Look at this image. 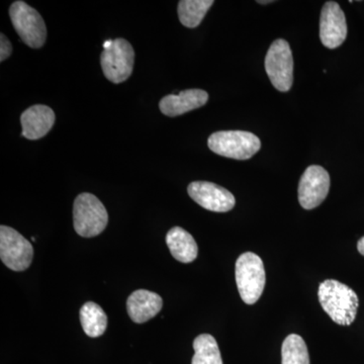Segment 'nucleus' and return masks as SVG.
<instances>
[{
	"mask_svg": "<svg viewBox=\"0 0 364 364\" xmlns=\"http://www.w3.org/2000/svg\"><path fill=\"white\" fill-rule=\"evenodd\" d=\"M318 301L323 310L336 324L349 326L358 314V296L355 291L338 280H324L318 287Z\"/></svg>",
	"mask_w": 364,
	"mask_h": 364,
	"instance_id": "obj_1",
	"label": "nucleus"
},
{
	"mask_svg": "<svg viewBox=\"0 0 364 364\" xmlns=\"http://www.w3.org/2000/svg\"><path fill=\"white\" fill-rule=\"evenodd\" d=\"M236 284L244 303L254 305L264 291L267 275L264 264L255 253L246 252L236 261Z\"/></svg>",
	"mask_w": 364,
	"mask_h": 364,
	"instance_id": "obj_2",
	"label": "nucleus"
},
{
	"mask_svg": "<svg viewBox=\"0 0 364 364\" xmlns=\"http://www.w3.org/2000/svg\"><path fill=\"white\" fill-rule=\"evenodd\" d=\"M74 229L79 236L92 238L105 231L109 215L105 205L91 193H80L73 205Z\"/></svg>",
	"mask_w": 364,
	"mask_h": 364,
	"instance_id": "obj_3",
	"label": "nucleus"
},
{
	"mask_svg": "<svg viewBox=\"0 0 364 364\" xmlns=\"http://www.w3.org/2000/svg\"><path fill=\"white\" fill-rule=\"evenodd\" d=\"M208 148L220 156L236 160H248L261 148L260 139L250 132L221 131L212 134Z\"/></svg>",
	"mask_w": 364,
	"mask_h": 364,
	"instance_id": "obj_4",
	"label": "nucleus"
},
{
	"mask_svg": "<svg viewBox=\"0 0 364 364\" xmlns=\"http://www.w3.org/2000/svg\"><path fill=\"white\" fill-rule=\"evenodd\" d=\"M9 16L14 30L26 45L33 49L43 47L47 39V28L35 9L20 0L11 4Z\"/></svg>",
	"mask_w": 364,
	"mask_h": 364,
	"instance_id": "obj_5",
	"label": "nucleus"
},
{
	"mask_svg": "<svg viewBox=\"0 0 364 364\" xmlns=\"http://www.w3.org/2000/svg\"><path fill=\"white\" fill-rule=\"evenodd\" d=\"M265 70L277 90L287 92L291 90L294 82V57L286 40L277 39L270 45L265 57Z\"/></svg>",
	"mask_w": 364,
	"mask_h": 364,
	"instance_id": "obj_6",
	"label": "nucleus"
},
{
	"mask_svg": "<svg viewBox=\"0 0 364 364\" xmlns=\"http://www.w3.org/2000/svg\"><path fill=\"white\" fill-rule=\"evenodd\" d=\"M135 63V51L128 41L116 39L111 48L104 50L100 55V65L107 80L119 85L128 80Z\"/></svg>",
	"mask_w": 364,
	"mask_h": 364,
	"instance_id": "obj_7",
	"label": "nucleus"
},
{
	"mask_svg": "<svg viewBox=\"0 0 364 364\" xmlns=\"http://www.w3.org/2000/svg\"><path fill=\"white\" fill-rule=\"evenodd\" d=\"M33 248L23 235L13 228L0 227V258L14 272H25L32 264Z\"/></svg>",
	"mask_w": 364,
	"mask_h": 364,
	"instance_id": "obj_8",
	"label": "nucleus"
},
{
	"mask_svg": "<svg viewBox=\"0 0 364 364\" xmlns=\"http://www.w3.org/2000/svg\"><path fill=\"white\" fill-rule=\"evenodd\" d=\"M329 189L327 170L318 165L309 166L299 179V202L305 210H313L324 202Z\"/></svg>",
	"mask_w": 364,
	"mask_h": 364,
	"instance_id": "obj_9",
	"label": "nucleus"
},
{
	"mask_svg": "<svg viewBox=\"0 0 364 364\" xmlns=\"http://www.w3.org/2000/svg\"><path fill=\"white\" fill-rule=\"evenodd\" d=\"M189 196L200 207L215 213L233 210L236 200L228 189L208 181H193L188 186Z\"/></svg>",
	"mask_w": 364,
	"mask_h": 364,
	"instance_id": "obj_10",
	"label": "nucleus"
},
{
	"mask_svg": "<svg viewBox=\"0 0 364 364\" xmlns=\"http://www.w3.org/2000/svg\"><path fill=\"white\" fill-rule=\"evenodd\" d=\"M347 37L346 18L339 4L327 1L323 6L320 18V39L329 49L340 47Z\"/></svg>",
	"mask_w": 364,
	"mask_h": 364,
	"instance_id": "obj_11",
	"label": "nucleus"
},
{
	"mask_svg": "<svg viewBox=\"0 0 364 364\" xmlns=\"http://www.w3.org/2000/svg\"><path fill=\"white\" fill-rule=\"evenodd\" d=\"M55 112L45 105H36L21 114V135L28 140H38L51 131L55 124Z\"/></svg>",
	"mask_w": 364,
	"mask_h": 364,
	"instance_id": "obj_12",
	"label": "nucleus"
},
{
	"mask_svg": "<svg viewBox=\"0 0 364 364\" xmlns=\"http://www.w3.org/2000/svg\"><path fill=\"white\" fill-rule=\"evenodd\" d=\"M208 95L203 90H186L179 95H169L160 100L159 107L167 117H178L207 104Z\"/></svg>",
	"mask_w": 364,
	"mask_h": 364,
	"instance_id": "obj_13",
	"label": "nucleus"
},
{
	"mask_svg": "<svg viewBox=\"0 0 364 364\" xmlns=\"http://www.w3.org/2000/svg\"><path fill=\"white\" fill-rule=\"evenodd\" d=\"M161 296L147 289H138L129 296L127 311L133 322L143 324L158 315L161 311Z\"/></svg>",
	"mask_w": 364,
	"mask_h": 364,
	"instance_id": "obj_14",
	"label": "nucleus"
},
{
	"mask_svg": "<svg viewBox=\"0 0 364 364\" xmlns=\"http://www.w3.org/2000/svg\"><path fill=\"white\" fill-rule=\"evenodd\" d=\"M170 253L179 262L191 263L198 257V244L193 237L181 227H174L166 235Z\"/></svg>",
	"mask_w": 364,
	"mask_h": 364,
	"instance_id": "obj_15",
	"label": "nucleus"
},
{
	"mask_svg": "<svg viewBox=\"0 0 364 364\" xmlns=\"http://www.w3.org/2000/svg\"><path fill=\"white\" fill-rule=\"evenodd\" d=\"M83 331L91 338L102 336L107 327V317L102 306L93 301H87L81 306L79 312Z\"/></svg>",
	"mask_w": 364,
	"mask_h": 364,
	"instance_id": "obj_16",
	"label": "nucleus"
},
{
	"mask_svg": "<svg viewBox=\"0 0 364 364\" xmlns=\"http://www.w3.org/2000/svg\"><path fill=\"white\" fill-rule=\"evenodd\" d=\"M213 4V0H181L177 9L179 21L186 28H195L202 23Z\"/></svg>",
	"mask_w": 364,
	"mask_h": 364,
	"instance_id": "obj_17",
	"label": "nucleus"
},
{
	"mask_svg": "<svg viewBox=\"0 0 364 364\" xmlns=\"http://www.w3.org/2000/svg\"><path fill=\"white\" fill-rule=\"evenodd\" d=\"M193 355L191 364H223L219 345L212 335L202 334L193 341Z\"/></svg>",
	"mask_w": 364,
	"mask_h": 364,
	"instance_id": "obj_18",
	"label": "nucleus"
},
{
	"mask_svg": "<svg viewBox=\"0 0 364 364\" xmlns=\"http://www.w3.org/2000/svg\"><path fill=\"white\" fill-rule=\"evenodd\" d=\"M282 364H310L308 347L299 335L291 334L284 339Z\"/></svg>",
	"mask_w": 364,
	"mask_h": 364,
	"instance_id": "obj_19",
	"label": "nucleus"
},
{
	"mask_svg": "<svg viewBox=\"0 0 364 364\" xmlns=\"http://www.w3.org/2000/svg\"><path fill=\"white\" fill-rule=\"evenodd\" d=\"M13 53V46L4 33L0 35V61H6Z\"/></svg>",
	"mask_w": 364,
	"mask_h": 364,
	"instance_id": "obj_20",
	"label": "nucleus"
},
{
	"mask_svg": "<svg viewBox=\"0 0 364 364\" xmlns=\"http://www.w3.org/2000/svg\"><path fill=\"white\" fill-rule=\"evenodd\" d=\"M358 252L361 254V255L364 256V237L358 241Z\"/></svg>",
	"mask_w": 364,
	"mask_h": 364,
	"instance_id": "obj_21",
	"label": "nucleus"
},
{
	"mask_svg": "<svg viewBox=\"0 0 364 364\" xmlns=\"http://www.w3.org/2000/svg\"><path fill=\"white\" fill-rule=\"evenodd\" d=\"M112 42H114V40H107L104 43V50L109 49V48H111V46L112 45Z\"/></svg>",
	"mask_w": 364,
	"mask_h": 364,
	"instance_id": "obj_22",
	"label": "nucleus"
},
{
	"mask_svg": "<svg viewBox=\"0 0 364 364\" xmlns=\"http://www.w3.org/2000/svg\"><path fill=\"white\" fill-rule=\"evenodd\" d=\"M258 4H272V0H269V1H257Z\"/></svg>",
	"mask_w": 364,
	"mask_h": 364,
	"instance_id": "obj_23",
	"label": "nucleus"
}]
</instances>
